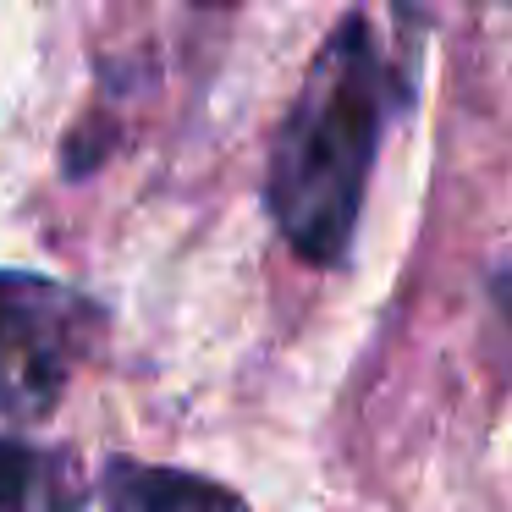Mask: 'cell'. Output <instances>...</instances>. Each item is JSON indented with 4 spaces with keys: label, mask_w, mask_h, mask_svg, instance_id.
<instances>
[{
    "label": "cell",
    "mask_w": 512,
    "mask_h": 512,
    "mask_svg": "<svg viewBox=\"0 0 512 512\" xmlns=\"http://www.w3.org/2000/svg\"><path fill=\"white\" fill-rule=\"evenodd\" d=\"M408 89L391 67L369 17H342L314 50L292 111L281 116L265 199L281 237L309 265H342L364 210V182L380 155V133L402 111Z\"/></svg>",
    "instance_id": "cell-1"
},
{
    "label": "cell",
    "mask_w": 512,
    "mask_h": 512,
    "mask_svg": "<svg viewBox=\"0 0 512 512\" xmlns=\"http://www.w3.org/2000/svg\"><path fill=\"white\" fill-rule=\"evenodd\" d=\"M100 303L50 276L0 270V424H39L100 342Z\"/></svg>",
    "instance_id": "cell-2"
},
{
    "label": "cell",
    "mask_w": 512,
    "mask_h": 512,
    "mask_svg": "<svg viewBox=\"0 0 512 512\" xmlns=\"http://www.w3.org/2000/svg\"><path fill=\"white\" fill-rule=\"evenodd\" d=\"M100 496L105 512H248V501L215 479L160 463H133V457H116L105 468Z\"/></svg>",
    "instance_id": "cell-3"
},
{
    "label": "cell",
    "mask_w": 512,
    "mask_h": 512,
    "mask_svg": "<svg viewBox=\"0 0 512 512\" xmlns=\"http://www.w3.org/2000/svg\"><path fill=\"white\" fill-rule=\"evenodd\" d=\"M83 501V474L72 457L0 435V512H72Z\"/></svg>",
    "instance_id": "cell-4"
}]
</instances>
